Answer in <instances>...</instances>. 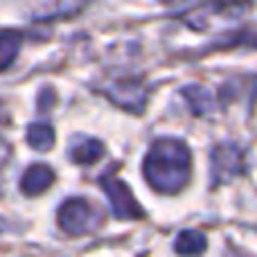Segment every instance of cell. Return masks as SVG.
I'll return each mask as SVG.
<instances>
[{"label":"cell","mask_w":257,"mask_h":257,"mask_svg":"<svg viewBox=\"0 0 257 257\" xmlns=\"http://www.w3.org/2000/svg\"><path fill=\"white\" fill-rule=\"evenodd\" d=\"M244 172V151L232 142L217 145L212 151V181L226 183Z\"/></svg>","instance_id":"3"},{"label":"cell","mask_w":257,"mask_h":257,"mask_svg":"<svg viewBox=\"0 0 257 257\" xmlns=\"http://www.w3.org/2000/svg\"><path fill=\"white\" fill-rule=\"evenodd\" d=\"M235 257H244V255H235Z\"/></svg>","instance_id":"13"},{"label":"cell","mask_w":257,"mask_h":257,"mask_svg":"<svg viewBox=\"0 0 257 257\" xmlns=\"http://www.w3.org/2000/svg\"><path fill=\"white\" fill-rule=\"evenodd\" d=\"M183 97L187 99L190 108L196 113V115L208 113L210 106H212V97H210V93L205 88H199V86H190V88H185L183 90Z\"/></svg>","instance_id":"11"},{"label":"cell","mask_w":257,"mask_h":257,"mask_svg":"<svg viewBox=\"0 0 257 257\" xmlns=\"http://www.w3.org/2000/svg\"><path fill=\"white\" fill-rule=\"evenodd\" d=\"M102 187L108 194V199H111L115 217H120V219H140L142 217V208L136 203V199H133L131 190H128V185L124 181L113 178V176H104Z\"/></svg>","instance_id":"4"},{"label":"cell","mask_w":257,"mask_h":257,"mask_svg":"<svg viewBox=\"0 0 257 257\" xmlns=\"http://www.w3.org/2000/svg\"><path fill=\"white\" fill-rule=\"evenodd\" d=\"M23 43V36L14 30H0V70L12 66V61L16 59L18 48Z\"/></svg>","instance_id":"9"},{"label":"cell","mask_w":257,"mask_h":257,"mask_svg":"<svg viewBox=\"0 0 257 257\" xmlns=\"http://www.w3.org/2000/svg\"><path fill=\"white\" fill-rule=\"evenodd\" d=\"M205 246H208V241H205V237L201 235V232L185 230V232H181V235H178L174 248H176V253L183 255V257H194V255L203 253Z\"/></svg>","instance_id":"8"},{"label":"cell","mask_w":257,"mask_h":257,"mask_svg":"<svg viewBox=\"0 0 257 257\" xmlns=\"http://www.w3.org/2000/svg\"><path fill=\"white\" fill-rule=\"evenodd\" d=\"M54 181V174L48 165H32V167L25 169L21 178V190L23 194L27 196H36V194H43Z\"/></svg>","instance_id":"6"},{"label":"cell","mask_w":257,"mask_h":257,"mask_svg":"<svg viewBox=\"0 0 257 257\" xmlns=\"http://www.w3.org/2000/svg\"><path fill=\"white\" fill-rule=\"evenodd\" d=\"M70 156H72V160L79 165H93L104 156V145L99 140H95V138H90V140L86 138V140L77 142V145L72 147Z\"/></svg>","instance_id":"7"},{"label":"cell","mask_w":257,"mask_h":257,"mask_svg":"<svg viewBox=\"0 0 257 257\" xmlns=\"http://www.w3.org/2000/svg\"><path fill=\"white\" fill-rule=\"evenodd\" d=\"M7 156H9V147L5 145V142H0V165L7 160Z\"/></svg>","instance_id":"12"},{"label":"cell","mask_w":257,"mask_h":257,"mask_svg":"<svg viewBox=\"0 0 257 257\" xmlns=\"http://www.w3.org/2000/svg\"><path fill=\"white\" fill-rule=\"evenodd\" d=\"M108 97L115 104L124 108H131V111H140L145 106V88H142L140 81L136 79H122L117 84L108 86Z\"/></svg>","instance_id":"5"},{"label":"cell","mask_w":257,"mask_h":257,"mask_svg":"<svg viewBox=\"0 0 257 257\" xmlns=\"http://www.w3.org/2000/svg\"><path fill=\"white\" fill-rule=\"evenodd\" d=\"M27 142L36 151H48L54 145V128L50 124H32L27 128Z\"/></svg>","instance_id":"10"},{"label":"cell","mask_w":257,"mask_h":257,"mask_svg":"<svg viewBox=\"0 0 257 257\" xmlns=\"http://www.w3.org/2000/svg\"><path fill=\"white\" fill-rule=\"evenodd\" d=\"M59 228L68 235H86V232L95 230L99 226V214L95 208L84 199H70L59 208L57 214Z\"/></svg>","instance_id":"2"},{"label":"cell","mask_w":257,"mask_h":257,"mask_svg":"<svg viewBox=\"0 0 257 257\" xmlns=\"http://www.w3.org/2000/svg\"><path fill=\"white\" fill-rule=\"evenodd\" d=\"M192 172V156L185 142L174 140V138H163L151 145L149 154L142 165L147 183L156 192L163 194H176L185 187L190 181Z\"/></svg>","instance_id":"1"}]
</instances>
